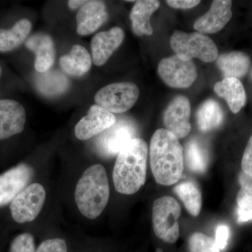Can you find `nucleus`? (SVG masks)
Segmentation results:
<instances>
[{"instance_id":"nucleus-1","label":"nucleus","mask_w":252,"mask_h":252,"mask_svg":"<svg viewBox=\"0 0 252 252\" xmlns=\"http://www.w3.org/2000/svg\"><path fill=\"white\" fill-rule=\"evenodd\" d=\"M149 154L151 169L158 184L173 185L183 177V147L179 139L166 129H158L154 132L151 139Z\"/></svg>"},{"instance_id":"nucleus-2","label":"nucleus","mask_w":252,"mask_h":252,"mask_svg":"<svg viewBox=\"0 0 252 252\" xmlns=\"http://www.w3.org/2000/svg\"><path fill=\"white\" fill-rule=\"evenodd\" d=\"M148 146L142 139H132L117 155L113 170L114 187L119 193L132 195L147 179Z\"/></svg>"},{"instance_id":"nucleus-3","label":"nucleus","mask_w":252,"mask_h":252,"mask_svg":"<svg viewBox=\"0 0 252 252\" xmlns=\"http://www.w3.org/2000/svg\"><path fill=\"white\" fill-rule=\"evenodd\" d=\"M110 188L105 168L95 164L86 169L76 186L74 198L79 212L89 220H95L109 202Z\"/></svg>"},{"instance_id":"nucleus-4","label":"nucleus","mask_w":252,"mask_h":252,"mask_svg":"<svg viewBox=\"0 0 252 252\" xmlns=\"http://www.w3.org/2000/svg\"><path fill=\"white\" fill-rule=\"evenodd\" d=\"M170 46L175 55L184 61L198 59L205 63H212L219 56L215 42L200 32L188 34L182 31L174 32L170 38Z\"/></svg>"},{"instance_id":"nucleus-5","label":"nucleus","mask_w":252,"mask_h":252,"mask_svg":"<svg viewBox=\"0 0 252 252\" xmlns=\"http://www.w3.org/2000/svg\"><path fill=\"white\" fill-rule=\"evenodd\" d=\"M182 208L171 196H162L154 202L152 223L158 238L167 243H175L180 236L178 220Z\"/></svg>"},{"instance_id":"nucleus-6","label":"nucleus","mask_w":252,"mask_h":252,"mask_svg":"<svg viewBox=\"0 0 252 252\" xmlns=\"http://www.w3.org/2000/svg\"><path fill=\"white\" fill-rule=\"evenodd\" d=\"M140 90L133 83L119 82L104 86L94 95L97 105L111 113L122 114L133 107Z\"/></svg>"},{"instance_id":"nucleus-7","label":"nucleus","mask_w":252,"mask_h":252,"mask_svg":"<svg viewBox=\"0 0 252 252\" xmlns=\"http://www.w3.org/2000/svg\"><path fill=\"white\" fill-rule=\"evenodd\" d=\"M137 134V126L133 120L120 118L114 125L99 134L96 140V149L102 157H115L127 142L136 138Z\"/></svg>"},{"instance_id":"nucleus-8","label":"nucleus","mask_w":252,"mask_h":252,"mask_svg":"<svg viewBox=\"0 0 252 252\" xmlns=\"http://www.w3.org/2000/svg\"><path fill=\"white\" fill-rule=\"evenodd\" d=\"M46 190L39 183L31 184L11 202V216L19 223L35 220L39 215L46 200Z\"/></svg>"},{"instance_id":"nucleus-9","label":"nucleus","mask_w":252,"mask_h":252,"mask_svg":"<svg viewBox=\"0 0 252 252\" xmlns=\"http://www.w3.org/2000/svg\"><path fill=\"white\" fill-rule=\"evenodd\" d=\"M158 72L167 86L175 89L190 87L198 77L196 66L193 61H184L177 55L162 59Z\"/></svg>"},{"instance_id":"nucleus-10","label":"nucleus","mask_w":252,"mask_h":252,"mask_svg":"<svg viewBox=\"0 0 252 252\" xmlns=\"http://www.w3.org/2000/svg\"><path fill=\"white\" fill-rule=\"evenodd\" d=\"M190 104L189 99L184 95H178L172 99L165 109L163 123L165 129L177 138L187 137L191 130L189 122Z\"/></svg>"},{"instance_id":"nucleus-11","label":"nucleus","mask_w":252,"mask_h":252,"mask_svg":"<svg viewBox=\"0 0 252 252\" xmlns=\"http://www.w3.org/2000/svg\"><path fill=\"white\" fill-rule=\"evenodd\" d=\"M33 170L26 164H20L0 175V207L14 200L31 182Z\"/></svg>"},{"instance_id":"nucleus-12","label":"nucleus","mask_w":252,"mask_h":252,"mask_svg":"<svg viewBox=\"0 0 252 252\" xmlns=\"http://www.w3.org/2000/svg\"><path fill=\"white\" fill-rule=\"evenodd\" d=\"M117 122V118L97 104L91 106L87 115L78 122L75 127V135L78 140H87L99 135Z\"/></svg>"},{"instance_id":"nucleus-13","label":"nucleus","mask_w":252,"mask_h":252,"mask_svg":"<svg viewBox=\"0 0 252 252\" xmlns=\"http://www.w3.org/2000/svg\"><path fill=\"white\" fill-rule=\"evenodd\" d=\"M26 112L17 101L0 99V140L17 135L24 129Z\"/></svg>"},{"instance_id":"nucleus-14","label":"nucleus","mask_w":252,"mask_h":252,"mask_svg":"<svg viewBox=\"0 0 252 252\" xmlns=\"http://www.w3.org/2000/svg\"><path fill=\"white\" fill-rule=\"evenodd\" d=\"M231 7L230 0H215L208 12L194 23V29L202 34H213L221 31L232 17Z\"/></svg>"},{"instance_id":"nucleus-15","label":"nucleus","mask_w":252,"mask_h":252,"mask_svg":"<svg viewBox=\"0 0 252 252\" xmlns=\"http://www.w3.org/2000/svg\"><path fill=\"white\" fill-rule=\"evenodd\" d=\"M124 37V31L119 27L96 34L91 41L92 60L94 64L96 66L105 64L114 51L122 44Z\"/></svg>"},{"instance_id":"nucleus-16","label":"nucleus","mask_w":252,"mask_h":252,"mask_svg":"<svg viewBox=\"0 0 252 252\" xmlns=\"http://www.w3.org/2000/svg\"><path fill=\"white\" fill-rule=\"evenodd\" d=\"M108 18L107 7L102 1H88L78 11L77 14V32L79 35L92 34Z\"/></svg>"},{"instance_id":"nucleus-17","label":"nucleus","mask_w":252,"mask_h":252,"mask_svg":"<svg viewBox=\"0 0 252 252\" xmlns=\"http://www.w3.org/2000/svg\"><path fill=\"white\" fill-rule=\"evenodd\" d=\"M26 46L36 55L34 68L36 72L44 73L50 70L56 56L54 42L51 36L45 33H36L28 38Z\"/></svg>"},{"instance_id":"nucleus-18","label":"nucleus","mask_w":252,"mask_h":252,"mask_svg":"<svg viewBox=\"0 0 252 252\" xmlns=\"http://www.w3.org/2000/svg\"><path fill=\"white\" fill-rule=\"evenodd\" d=\"M160 4V1L157 0H140L136 1L130 14L132 31L136 35L150 36L153 34L150 17L158 9Z\"/></svg>"},{"instance_id":"nucleus-19","label":"nucleus","mask_w":252,"mask_h":252,"mask_svg":"<svg viewBox=\"0 0 252 252\" xmlns=\"http://www.w3.org/2000/svg\"><path fill=\"white\" fill-rule=\"evenodd\" d=\"M217 95L225 99L232 112L237 114L246 104L247 94L243 84L236 78H224L215 84Z\"/></svg>"},{"instance_id":"nucleus-20","label":"nucleus","mask_w":252,"mask_h":252,"mask_svg":"<svg viewBox=\"0 0 252 252\" xmlns=\"http://www.w3.org/2000/svg\"><path fill=\"white\" fill-rule=\"evenodd\" d=\"M92 61L87 49L77 44L67 54L61 56L60 63L63 70L69 75L81 77L90 70Z\"/></svg>"},{"instance_id":"nucleus-21","label":"nucleus","mask_w":252,"mask_h":252,"mask_svg":"<svg viewBox=\"0 0 252 252\" xmlns=\"http://www.w3.org/2000/svg\"><path fill=\"white\" fill-rule=\"evenodd\" d=\"M217 64L224 78L239 79L248 73L251 61L245 53L233 51L218 56Z\"/></svg>"},{"instance_id":"nucleus-22","label":"nucleus","mask_w":252,"mask_h":252,"mask_svg":"<svg viewBox=\"0 0 252 252\" xmlns=\"http://www.w3.org/2000/svg\"><path fill=\"white\" fill-rule=\"evenodd\" d=\"M196 118L199 129L203 132H210L221 125L223 112L215 99H208L199 107Z\"/></svg>"},{"instance_id":"nucleus-23","label":"nucleus","mask_w":252,"mask_h":252,"mask_svg":"<svg viewBox=\"0 0 252 252\" xmlns=\"http://www.w3.org/2000/svg\"><path fill=\"white\" fill-rule=\"evenodd\" d=\"M69 80L59 71L39 73L36 78V86L41 94L49 97L64 94L69 87Z\"/></svg>"},{"instance_id":"nucleus-24","label":"nucleus","mask_w":252,"mask_h":252,"mask_svg":"<svg viewBox=\"0 0 252 252\" xmlns=\"http://www.w3.org/2000/svg\"><path fill=\"white\" fill-rule=\"evenodd\" d=\"M29 20L21 19L11 29H0V51L7 52L17 49L31 32Z\"/></svg>"},{"instance_id":"nucleus-25","label":"nucleus","mask_w":252,"mask_h":252,"mask_svg":"<svg viewBox=\"0 0 252 252\" xmlns=\"http://www.w3.org/2000/svg\"><path fill=\"white\" fill-rule=\"evenodd\" d=\"M174 190L189 213L193 217H198L203 203L201 190L198 185L193 181H187L176 186Z\"/></svg>"},{"instance_id":"nucleus-26","label":"nucleus","mask_w":252,"mask_h":252,"mask_svg":"<svg viewBox=\"0 0 252 252\" xmlns=\"http://www.w3.org/2000/svg\"><path fill=\"white\" fill-rule=\"evenodd\" d=\"M185 158L189 170L195 173L205 172L207 167V155L203 146L193 139L186 146Z\"/></svg>"},{"instance_id":"nucleus-27","label":"nucleus","mask_w":252,"mask_h":252,"mask_svg":"<svg viewBox=\"0 0 252 252\" xmlns=\"http://www.w3.org/2000/svg\"><path fill=\"white\" fill-rule=\"evenodd\" d=\"M238 180L240 185L236 197L238 208L243 210L252 209V176L242 171L239 174Z\"/></svg>"},{"instance_id":"nucleus-28","label":"nucleus","mask_w":252,"mask_h":252,"mask_svg":"<svg viewBox=\"0 0 252 252\" xmlns=\"http://www.w3.org/2000/svg\"><path fill=\"white\" fill-rule=\"evenodd\" d=\"M189 248L190 252H220L215 240L199 232L190 235Z\"/></svg>"},{"instance_id":"nucleus-29","label":"nucleus","mask_w":252,"mask_h":252,"mask_svg":"<svg viewBox=\"0 0 252 252\" xmlns=\"http://www.w3.org/2000/svg\"><path fill=\"white\" fill-rule=\"evenodd\" d=\"M35 242L32 235L25 233L13 240L9 252H36Z\"/></svg>"},{"instance_id":"nucleus-30","label":"nucleus","mask_w":252,"mask_h":252,"mask_svg":"<svg viewBox=\"0 0 252 252\" xmlns=\"http://www.w3.org/2000/svg\"><path fill=\"white\" fill-rule=\"evenodd\" d=\"M36 252H68L67 243L62 238L48 239L39 245Z\"/></svg>"},{"instance_id":"nucleus-31","label":"nucleus","mask_w":252,"mask_h":252,"mask_svg":"<svg viewBox=\"0 0 252 252\" xmlns=\"http://www.w3.org/2000/svg\"><path fill=\"white\" fill-rule=\"evenodd\" d=\"M242 171L252 176V135L244 152L241 162Z\"/></svg>"},{"instance_id":"nucleus-32","label":"nucleus","mask_w":252,"mask_h":252,"mask_svg":"<svg viewBox=\"0 0 252 252\" xmlns=\"http://www.w3.org/2000/svg\"><path fill=\"white\" fill-rule=\"evenodd\" d=\"M230 237V230L228 227L225 224H220L217 227L215 242L220 250H225L228 245Z\"/></svg>"},{"instance_id":"nucleus-33","label":"nucleus","mask_w":252,"mask_h":252,"mask_svg":"<svg viewBox=\"0 0 252 252\" xmlns=\"http://www.w3.org/2000/svg\"><path fill=\"white\" fill-rule=\"evenodd\" d=\"M166 3L169 6L175 9H188L195 7L200 3L196 0H168Z\"/></svg>"},{"instance_id":"nucleus-34","label":"nucleus","mask_w":252,"mask_h":252,"mask_svg":"<svg viewBox=\"0 0 252 252\" xmlns=\"http://www.w3.org/2000/svg\"><path fill=\"white\" fill-rule=\"evenodd\" d=\"M252 220V209L243 210L238 208V223H244Z\"/></svg>"},{"instance_id":"nucleus-35","label":"nucleus","mask_w":252,"mask_h":252,"mask_svg":"<svg viewBox=\"0 0 252 252\" xmlns=\"http://www.w3.org/2000/svg\"><path fill=\"white\" fill-rule=\"evenodd\" d=\"M87 1L85 0H70L68 1V6L69 9L72 10L80 9Z\"/></svg>"},{"instance_id":"nucleus-36","label":"nucleus","mask_w":252,"mask_h":252,"mask_svg":"<svg viewBox=\"0 0 252 252\" xmlns=\"http://www.w3.org/2000/svg\"><path fill=\"white\" fill-rule=\"evenodd\" d=\"M1 74H2V69H1V66H0V79H1Z\"/></svg>"},{"instance_id":"nucleus-37","label":"nucleus","mask_w":252,"mask_h":252,"mask_svg":"<svg viewBox=\"0 0 252 252\" xmlns=\"http://www.w3.org/2000/svg\"><path fill=\"white\" fill-rule=\"evenodd\" d=\"M162 250H160V249H158V250H157V252H162Z\"/></svg>"},{"instance_id":"nucleus-38","label":"nucleus","mask_w":252,"mask_h":252,"mask_svg":"<svg viewBox=\"0 0 252 252\" xmlns=\"http://www.w3.org/2000/svg\"><path fill=\"white\" fill-rule=\"evenodd\" d=\"M251 77H252V72H251Z\"/></svg>"}]
</instances>
